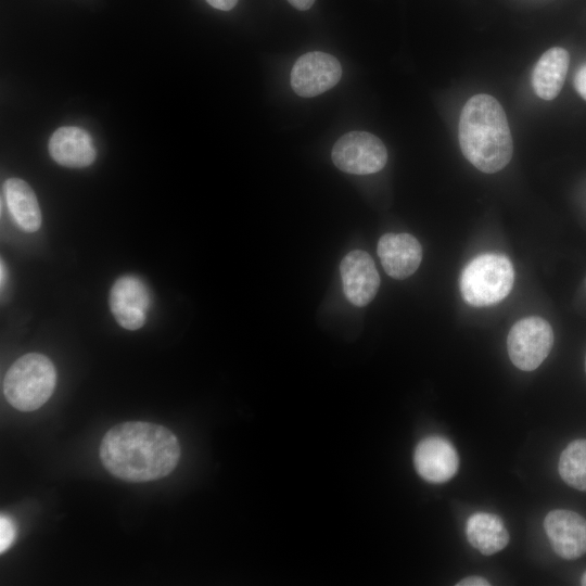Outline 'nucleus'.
<instances>
[{"instance_id":"6e6552de","label":"nucleus","mask_w":586,"mask_h":586,"mask_svg":"<svg viewBox=\"0 0 586 586\" xmlns=\"http://www.w3.org/2000/svg\"><path fill=\"white\" fill-rule=\"evenodd\" d=\"M343 292L353 305L364 307L375 297L380 276L372 257L365 251L353 250L340 264Z\"/></svg>"},{"instance_id":"1a4fd4ad","label":"nucleus","mask_w":586,"mask_h":586,"mask_svg":"<svg viewBox=\"0 0 586 586\" xmlns=\"http://www.w3.org/2000/svg\"><path fill=\"white\" fill-rule=\"evenodd\" d=\"M150 302L149 290L138 277L123 276L111 289V311L127 330H138L144 324Z\"/></svg>"},{"instance_id":"f3484780","label":"nucleus","mask_w":586,"mask_h":586,"mask_svg":"<svg viewBox=\"0 0 586 586\" xmlns=\"http://www.w3.org/2000/svg\"><path fill=\"white\" fill-rule=\"evenodd\" d=\"M558 470L568 485L586 492V440H575L563 449Z\"/></svg>"},{"instance_id":"dca6fc26","label":"nucleus","mask_w":586,"mask_h":586,"mask_svg":"<svg viewBox=\"0 0 586 586\" xmlns=\"http://www.w3.org/2000/svg\"><path fill=\"white\" fill-rule=\"evenodd\" d=\"M5 202L15 222L26 232L41 226V212L35 192L22 179L10 178L3 186Z\"/></svg>"},{"instance_id":"f03ea898","label":"nucleus","mask_w":586,"mask_h":586,"mask_svg":"<svg viewBox=\"0 0 586 586\" xmlns=\"http://www.w3.org/2000/svg\"><path fill=\"white\" fill-rule=\"evenodd\" d=\"M459 145L479 170L494 174L512 157V137L506 113L492 95L479 93L462 107L458 125Z\"/></svg>"},{"instance_id":"9b49d317","label":"nucleus","mask_w":586,"mask_h":586,"mask_svg":"<svg viewBox=\"0 0 586 586\" xmlns=\"http://www.w3.org/2000/svg\"><path fill=\"white\" fill-rule=\"evenodd\" d=\"M413 463L419 475L434 484L445 483L458 471L459 457L453 444L442 436H428L416 447Z\"/></svg>"},{"instance_id":"7ed1b4c3","label":"nucleus","mask_w":586,"mask_h":586,"mask_svg":"<svg viewBox=\"0 0 586 586\" xmlns=\"http://www.w3.org/2000/svg\"><path fill=\"white\" fill-rule=\"evenodd\" d=\"M56 371L44 355L29 353L16 359L7 371L2 388L8 403L20 411L40 408L52 395Z\"/></svg>"},{"instance_id":"0eeeda50","label":"nucleus","mask_w":586,"mask_h":586,"mask_svg":"<svg viewBox=\"0 0 586 586\" xmlns=\"http://www.w3.org/2000/svg\"><path fill=\"white\" fill-rule=\"evenodd\" d=\"M342 76V67L331 54L313 51L301 55L291 71V86L296 94L313 98L333 88Z\"/></svg>"},{"instance_id":"9d476101","label":"nucleus","mask_w":586,"mask_h":586,"mask_svg":"<svg viewBox=\"0 0 586 586\" xmlns=\"http://www.w3.org/2000/svg\"><path fill=\"white\" fill-rule=\"evenodd\" d=\"M553 551L563 559L574 560L586 553V520L564 509L550 511L544 521Z\"/></svg>"},{"instance_id":"20e7f679","label":"nucleus","mask_w":586,"mask_h":586,"mask_svg":"<svg viewBox=\"0 0 586 586\" xmlns=\"http://www.w3.org/2000/svg\"><path fill=\"white\" fill-rule=\"evenodd\" d=\"M513 266L508 257L486 253L474 257L462 270L459 286L463 301L474 307L499 303L511 291Z\"/></svg>"},{"instance_id":"4be33fe9","label":"nucleus","mask_w":586,"mask_h":586,"mask_svg":"<svg viewBox=\"0 0 586 586\" xmlns=\"http://www.w3.org/2000/svg\"><path fill=\"white\" fill-rule=\"evenodd\" d=\"M294 8L305 11L311 8L315 0H288Z\"/></svg>"},{"instance_id":"2eb2a0df","label":"nucleus","mask_w":586,"mask_h":586,"mask_svg":"<svg viewBox=\"0 0 586 586\" xmlns=\"http://www.w3.org/2000/svg\"><path fill=\"white\" fill-rule=\"evenodd\" d=\"M466 535L468 542L485 556L502 550L509 543V533L502 520L488 512L471 514L466 523Z\"/></svg>"},{"instance_id":"412c9836","label":"nucleus","mask_w":586,"mask_h":586,"mask_svg":"<svg viewBox=\"0 0 586 586\" xmlns=\"http://www.w3.org/2000/svg\"><path fill=\"white\" fill-rule=\"evenodd\" d=\"M206 1L208 4H211L215 9L229 11L237 4L239 0H206Z\"/></svg>"},{"instance_id":"a211bd4d","label":"nucleus","mask_w":586,"mask_h":586,"mask_svg":"<svg viewBox=\"0 0 586 586\" xmlns=\"http://www.w3.org/2000/svg\"><path fill=\"white\" fill-rule=\"evenodd\" d=\"M16 535L14 522L5 514L0 517V552L7 551L13 544Z\"/></svg>"},{"instance_id":"4468645a","label":"nucleus","mask_w":586,"mask_h":586,"mask_svg":"<svg viewBox=\"0 0 586 586\" xmlns=\"http://www.w3.org/2000/svg\"><path fill=\"white\" fill-rule=\"evenodd\" d=\"M570 63L569 52L560 47L548 49L532 72L534 92L543 100H553L561 91Z\"/></svg>"},{"instance_id":"39448f33","label":"nucleus","mask_w":586,"mask_h":586,"mask_svg":"<svg viewBox=\"0 0 586 586\" xmlns=\"http://www.w3.org/2000/svg\"><path fill=\"white\" fill-rule=\"evenodd\" d=\"M553 345V331L545 319L531 316L517 321L509 331L507 348L512 364L533 371L547 358Z\"/></svg>"},{"instance_id":"f8f14e48","label":"nucleus","mask_w":586,"mask_h":586,"mask_svg":"<svg viewBox=\"0 0 586 586\" xmlns=\"http://www.w3.org/2000/svg\"><path fill=\"white\" fill-rule=\"evenodd\" d=\"M378 255L385 272L404 280L411 276L422 260V247L409 233H385L378 242Z\"/></svg>"},{"instance_id":"393cba45","label":"nucleus","mask_w":586,"mask_h":586,"mask_svg":"<svg viewBox=\"0 0 586 586\" xmlns=\"http://www.w3.org/2000/svg\"><path fill=\"white\" fill-rule=\"evenodd\" d=\"M585 370H586V358H585Z\"/></svg>"},{"instance_id":"423d86ee","label":"nucleus","mask_w":586,"mask_h":586,"mask_svg":"<svg viewBox=\"0 0 586 586\" xmlns=\"http://www.w3.org/2000/svg\"><path fill=\"white\" fill-rule=\"evenodd\" d=\"M334 165L344 173L369 175L380 171L387 162V150L374 135L351 131L335 142L331 153Z\"/></svg>"},{"instance_id":"ddd939ff","label":"nucleus","mask_w":586,"mask_h":586,"mask_svg":"<svg viewBox=\"0 0 586 586\" xmlns=\"http://www.w3.org/2000/svg\"><path fill=\"white\" fill-rule=\"evenodd\" d=\"M48 148L58 164L71 168L87 167L94 162L97 155L90 135L75 126L56 129Z\"/></svg>"},{"instance_id":"5701e85b","label":"nucleus","mask_w":586,"mask_h":586,"mask_svg":"<svg viewBox=\"0 0 586 586\" xmlns=\"http://www.w3.org/2000/svg\"><path fill=\"white\" fill-rule=\"evenodd\" d=\"M1 284H3V281H4V278H5V272H4V265H3V262L1 260Z\"/></svg>"},{"instance_id":"f257e3e1","label":"nucleus","mask_w":586,"mask_h":586,"mask_svg":"<svg viewBox=\"0 0 586 586\" xmlns=\"http://www.w3.org/2000/svg\"><path fill=\"white\" fill-rule=\"evenodd\" d=\"M180 445L167 428L143 421L114 425L103 436L100 459L115 477L142 483L162 479L174 471Z\"/></svg>"},{"instance_id":"b1692460","label":"nucleus","mask_w":586,"mask_h":586,"mask_svg":"<svg viewBox=\"0 0 586 586\" xmlns=\"http://www.w3.org/2000/svg\"><path fill=\"white\" fill-rule=\"evenodd\" d=\"M581 584L583 586H586V572L583 574L582 578H581Z\"/></svg>"},{"instance_id":"6ab92c4d","label":"nucleus","mask_w":586,"mask_h":586,"mask_svg":"<svg viewBox=\"0 0 586 586\" xmlns=\"http://www.w3.org/2000/svg\"><path fill=\"white\" fill-rule=\"evenodd\" d=\"M574 87L577 93L586 100V63L577 69L574 77Z\"/></svg>"},{"instance_id":"aec40b11","label":"nucleus","mask_w":586,"mask_h":586,"mask_svg":"<svg viewBox=\"0 0 586 586\" xmlns=\"http://www.w3.org/2000/svg\"><path fill=\"white\" fill-rule=\"evenodd\" d=\"M457 586H488L491 585L484 577L472 575L460 579Z\"/></svg>"}]
</instances>
